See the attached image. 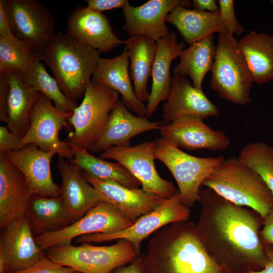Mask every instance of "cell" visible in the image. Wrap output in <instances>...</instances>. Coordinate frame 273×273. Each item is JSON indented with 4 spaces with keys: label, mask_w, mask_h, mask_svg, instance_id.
<instances>
[{
    "label": "cell",
    "mask_w": 273,
    "mask_h": 273,
    "mask_svg": "<svg viewBox=\"0 0 273 273\" xmlns=\"http://www.w3.org/2000/svg\"><path fill=\"white\" fill-rule=\"evenodd\" d=\"M21 140L8 127L0 126V153L17 150Z\"/></svg>",
    "instance_id": "38"
},
{
    "label": "cell",
    "mask_w": 273,
    "mask_h": 273,
    "mask_svg": "<svg viewBox=\"0 0 273 273\" xmlns=\"http://www.w3.org/2000/svg\"><path fill=\"white\" fill-rule=\"evenodd\" d=\"M15 37L40 53L54 38V18L36 0H3Z\"/></svg>",
    "instance_id": "12"
},
{
    "label": "cell",
    "mask_w": 273,
    "mask_h": 273,
    "mask_svg": "<svg viewBox=\"0 0 273 273\" xmlns=\"http://www.w3.org/2000/svg\"><path fill=\"white\" fill-rule=\"evenodd\" d=\"M267 261L263 269L247 273H273V245L265 244Z\"/></svg>",
    "instance_id": "45"
},
{
    "label": "cell",
    "mask_w": 273,
    "mask_h": 273,
    "mask_svg": "<svg viewBox=\"0 0 273 273\" xmlns=\"http://www.w3.org/2000/svg\"><path fill=\"white\" fill-rule=\"evenodd\" d=\"M202 186L237 205L249 207L263 218L273 210V194L263 179L238 158L224 159Z\"/></svg>",
    "instance_id": "4"
},
{
    "label": "cell",
    "mask_w": 273,
    "mask_h": 273,
    "mask_svg": "<svg viewBox=\"0 0 273 273\" xmlns=\"http://www.w3.org/2000/svg\"><path fill=\"white\" fill-rule=\"evenodd\" d=\"M40 53L16 37H0V72L23 75L37 60Z\"/></svg>",
    "instance_id": "34"
},
{
    "label": "cell",
    "mask_w": 273,
    "mask_h": 273,
    "mask_svg": "<svg viewBox=\"0 0 273 273\" xmlns=\"http://www.w3.org/2000/svg\"><path fill=\"white\" fill-rule=\"evenodd\" d=\"M82 173L98 192L102 201L112 204L133 223L156 209L165 200L142 189L129 188L113 180L98 178L82 171Z\"/></svg>",
    "instance_id": "17"
},
{
    "label": "cell",
    "mask_w": 273,
    "mask_h": 273,
    "mask_svg": "<svg viewBox=\"0 0 273 273\" xmlns=\"http://www.w3.org/2000/svg\"><path fill=\"white\" fill-rule=\"evenodd\" d=\"M159 130L161 138L178 148L190 151L222 150L230 143L229 137L223 131L214 130L204 122L203 118L193 115L182 116L170 123H164Z\"/></svg>",
    "instance_id": "15"
},
{
    "label": "cell",
    "mask_w": 273,
    "mask_h": 273,
    "mask_svg": "<svg viewBox=\"0 0 273 273\" xmlns=\"http://www.w3.org/2000/svg\"><path fill=\"white\" fill-rule=\"evenodd\" d=\"M191 6L188 0H150L134 7L129 2L123 9V29L130 36L146 35L157 41L170 34L167 16L178 6Z\"/></svg>",
    "instance_id": "16"
},
{
    "label": "cell",
    "mask_w": 273,
    "mask_h": 273,
    "mask_svg": "<svg viewBox=\"0 0 273 273\" xmlns=\"http://www.w3.org/2000/svg\"><path fill=\"white\" fill-rule=\"evenodd\" d=\"M99 54L67 33L58 32L40 52V60L52 70L65 96L76 102L91 82Z\"/></svg>",
    "instance_id": "3"
},
{
    "label": "cell",
    "mask_w": 273,
    "mask_h": 273,
    "mask_svg": "<svg viewBox=\"0 0 273 273\" xmlns=\"http://www.w3.org/2000/svg\"><path fill=\"white\" fill-rule=\"evenodd\" d=\"M139 258L144 273H233L209 254L188 220L156 231Z\"/></svg>",
    "instance_id": "2"
},
{
    "label": "cell",
    "mask_w": 273,
    "mask_h": 273,
    "mask_svg": "<svg viewBox=\"0 0 273 273\" xmlns=\"http://www.w3.org/2000/svg\"><path fill=\"white\" fill-rule=\"evenodd\" d=\"M214 38L213 34L208 35L184 49L179 63L173 68L174 74L188 76L194 86L202 88L203 79L211 70L216 55Z\"/></svg>",
    "instance_id": "31"
},
{
    "label": "cell",
    "mask_w": 273,
    "mask_h": 273,
    "mask_svg": "<svg viewBox=\"0 0 273 273\" xmlns=\"http://www.w3.org/2000/svg\"><path fill=\"white\" fill-rule=\"evenodd\" d=\"M15 37L10 23L9 17L3 0L0 1V37L10 38Z\"/></svg>",
    "instance_id": "41"
},
{
    "label": "cell",
    "mask_w": 273,
    "mask_h": 273,
    "mask_svg": "<svg viewBox=\"0 0 273 273\" xmlns=\"http://www.w3.org/2000/svg\"><path fill=\"white\" fill-rule=\"evenodd\" d=\"M238 44L253 82L261 84L273 80V36L252 31Z\"/></svg>",
    "instance_id": "30"
},
{
    "label": "cell",
    "mask_w": 273,
    "mask_h": 273,
    "mask_svg": "<svg viewBox=\"0 0 273 273\" xmlns=\"http://www.w3.org/2000/svg\"><path fill=\"white\" fill-rule=\"evenodd\" d=\"M129 60V73L134 94L139 100L148 101L147 83L151 75L156 52V41L146 35L129 36L124 40Z\"/></svg>",
    "instance_id": "29"
},
{
    "label": "cell",
    "mask_w": 273,
    "mask_h": 273,
    "mask_svg": "<svg viewBox=\"0 0 273 273\" xmlns=\"http://www.w3.org/2000/svg\"><path fill=\"white\" fill-rule=\"evenodd\" d=\"M8 74L10 89L7 101L8 128L22 139L31 124L39 92L26 85L21 75Z\"/></svg>",
    "instance_id": "28"
},
{
    "label": "cell",
    "mask_w": 273,
    "mask_h": 273,
    "mask_svg": "<svg viewBox=\"0 0 273 273\" xmlns=\"http://www.w3.org/2000/svg\"><path fill=\"white\" fill-rule=\"evenodd\" d=\"M9 161L24 175L33 195L60 197L61 188L53 180L51 162L55 151H44L28 144L20 149L4 153Z\"/></svg>",
    "instance_id": "19"
},
{
    "label": "cell",
    "mask_w": 273,
    "mask_h": 273,
    "mask_svg": "<svg viewBox=\"0 0 273 273\" xmlns=\"http://www.w3.org/2000/svg\"><path fill=\"white\" fill-rule=\"evenodd\" d=\"M46 255L58 264L81 273H111L116 268L131 263L138 256L134 247L125 239L110 246H59L46 250Z\"/></svg>",
    "instance_id": "8"
},
{
    "label": "cell",
    "mask_w": 273,
    "mask_h": 273,
    "mask_svg": "<svg viewBox=\"0 0 273 273\" xmlns=\"http://www.w3.org/2000/svg\"><path fill=\"white\" fill-rule=\"evenodd\" d=\"M129 65V55L125 47L114 58L100 57L91 81L116 91L121 95L122 102L129 110L138 116H146V106L138 99L132 86Z\"/></svg>",
    "instance_id": "23"
},
{
    "label": "cell",
    "mask_w": 273,
    "mask_h": 273,
    "mask_svg": "<svg viewBox=\"0 0 273 273\" xmlns=\"http://www.w3.org/2000/svg\"><path fill=\"white\" fill-rule=\"evenodd\" d=\"M190 46L215 32H226L219 11L203 12L178 6L166 17Z\"/></svg>",
    "instance_id": "27"
},
{
    "label": "cell",
    "mask_w": 273,
    "mask_h": 273,
    "mask_svg": "<svg viewBox=\"0 0 273 273\" xmlns=\"http://www.w3.org/2000/svg\"><path fill=\"white\" fill-rule=\"evenodd\" d=\"M72 113L64 112L39 92L31 116L29 129L22 139L18 149L30 144L37 145L44 151H55L59 157L71 160L74 155L68 143L62 141L59 132L71 126L69 119Z\"/></svg>",
    "instance_id": "11"
},
{
    "label": "cell",
    "mask_w": 273,
    "mask_h": 273,
    "mask_svg": "<svg viewBox=\"0 0 273 273\" xmlns=\"http://www.w3.org/2000/svg\"><path fill=\"white\" fill-rule=\"evenodd\" d=\"M85 2L87 3L86 8L100 13L114 9H123L129 3L127 0H86Z\"/></svg>",
    "instance_id": "40"
},
{
    "label": "cell",
    "mask_w": 273,
    "mask_h": 273,
    "mask_svg": "<svg viewBox=\"0 0 273 273\" xmlns=\"http://www.w3.org/2000/svg\"><path fill=\"white\" fill-rule=\"evenodd\" d=\"M198 202L197 231L209 254L233 273L263 269L267 261L260 229L264 218L208 188L200 190Z\"/></svg>",
    "instance_id": "1"
},
{
    "label": "cell",
    "mask_w": 273,
    "mask_h": 273,
    "mask_svg": "<svg viewBox=\"0 0 273 273\" xmlns=\"http://www.w3.org/2000/svg\"><path fill=\"white\" fill-rule=\"evenodd\" d=\"M190 210L182 203L178 192L165 199L156 209L140 217L131 226L122 231L109 234L96 233L83 235L74 240L76 243H91L125 239L141 254L142 241L153 233L170 223L188 220Z\"/></svg>",
    "instance_id": "9"
},
{
    "label": "cell",
    "mask_w": 273,
    "mask_h": 273,
    "mask_svg": "<svg viewBox=\"0 0 273 273\" xmlns=\"http://www.w3.org/2000/svg\"><path fill=\"white\" fill-rule=\"evenodd\" d=\"M73 268L61 265L46 255L32 264L12 273H76Z\"/></svg>",
    "instance_id": "37"
},
{
    "label": "cell",
    "mask_w": 273,
    "mask_h": 273,
    "mask_svg": "<svg viewBox=\"0 0 273 273\" xmlns=\"http://www.w3.org/2000/svg\"><path fill=\"white\" fill-rule=\"evenodd\" d=\"M76 273H81V272H76Z\"/></svg>",
    "instance_id": "46"
},
{
    "label": "cell",
    "mask_w": 273,
    "mask_h": 273,
    "mask_svg": "<svg viewBox=\"0 0 273 273\" xmlns=\"http://www.w3.org/2000/svg\"><path fill=\"white\" fill-rule=\"evenodd\" d=\"M261 235L265 244L273 245V210L264 218Z\"/></svg>",
    "instance_id": "42"
},
{
    "label": "cell",
    "mask_w": 273,
    "mask_h": 273,
    "mask_svg": "<svg viewBox=\"0 0 273 273\" xmlns=\"http://www.w3.org/2000/svg\"><path fill=\"white\" fill-rule=\"evenodd\" d=\"M219 11L225 26V31L240 36L245 30L237 19L233 0L218 1Z\"/></svg>",
    "instance_id": "36"
},
{
    "label": "cell",
    "mask_w": 273,
    "mask_h": 273,
    "mask_svg": "<svg viewBox=\"0 0 273 273\" xmlns=\"http://www.w3.org/2000/svg\"><path fill=\"white\" fill-rule=\"evenodd\" d=\"M119 100L118 92L91 81L81 103L69 119L74 131L69 133L68 143L88 150L103 134L110 113Z\"/></svg>",
    "instance_id": "7"
},
{
    "label": "cell",
    "mask_w": 273,
    "mask_h": 273,
    "mask_svg": "<svg viewBox=\"0 0 273 273\" xmlns=\"http://www.w3.org/2000/svg\"><path fill=\"white\" fill-rule=\"evenodd\" d=\"M22 76L26 85L42 94L60 110L72 113L77 107V102L71 101L63 93L56 79L47 71L40 59L35 61Z\"/></svg>",
    "instance_id": "33"
},
{
    "label": "cell",
    "mask_w": 273,
    "mask_h": 273,
    "mask_svg": "<svg viewBox=\"0 0 273 273\" xmlns=\"http://www.w3.org/2000/svg\"><path fill=\"white\" fill-rule=\"evenodd\" d=\"M69 145L74 155L69 161L82 172L98 178L116 181L131 189H138L142 186L141 183L119 162L106 161L94 156L87 150Z\"/></svg>",
    "instance_id": "32"
},
{
    "label": "cell",
    "mask_w": 273,
    "mask_h": 273,
    "mask_svg": "<svg viewBox=\"0 0 273 273\" xmlns=\"http://www.w3.org/2000/svg\"><path fill=\"white\" fill-rule=\"evenodd\" d=\"M164 105L162 117L165 123L184 116L203 119L217 116L220 111L205 95L202 88L191 85L183 76L174 74L170 91Z\"/></svg>",
    "instance_id": "20"
},
{
    "label": "cell",
    "mask_w": 273,
    "mask_h": 273,
    "mask_svg": "<svg viewBox=\"0 0 273 273\" xmlns=\"http://www.w3.org/2000/svg\"><path fill=\"white\" fill-rule=\"evenodd\" d=\"M33 195L23 174L0 153V229L24 216Z\"/></svg>",
    "instance_id": "21"
},
{
    "label": "cell",
    "mask_w": 273,
    "mask_h": 273,
    "mask_svg": "<svg viewBox=\"0 0 273 273\" xmlns=\"http://www.w3.org/2000/svg\"><path fill=\"white\" fill-rule=\"evenodd\" d=\"M133 223L116 207L103 201L70 225L58 231L44 233L35 237V240L46 251L53 247L71 245L75 239L83 235L115 233Z\"/></svg>",
    "instance_id": "10"
},
{
    "label": "cell",
    "mask_w": 273,
    "mask_h": 273,
    "mask_svg": "<svg viewBox=\"0 0 273 273\" xmlns=\"http://www.w3.org/2000/svg\"><path fill=\"white\" fill-rule=\"evenodd\" d=\"M111 273H144L139 255L128 265L119 266Z\"/></svg>",
    "instance_id": "44"
},
{
    "label": "cell",
    "mask_w": 273,
    "mask_h": 273,
    "mask_svg": "<svg viewBox=\"0 0 273 273\" xmlns=\"http://www.w3.org/2000/svg\"><path fill=\"white\" fill-rule=\"evenodd\" d=\"M153 142L155 159L161 161L173 175L183 204L192 207L198 201L203 181L219 167L224 158L193 156L162 138Z\"/></svg>",
    "instance_id": "6"
},
{
    "label": "cell",
    "mask_w": 273,
    "mask_h": 273,
    "mask_svg": "<svg viewBox=\"0 0 273 273\" xmlns=\"http://www.w3.org/2000/svg\"><path fill=\"white\" fill-rule=\"evenodd\" d=\"M66 159L59 157L57 165L62 179L60 197L76 221L103 201L81 170Z\"/></svg>",
    "instance_id": "24"
},
{
    "label": "cell",
    "mask_w": 273,
    "mask_h": 273,
    "mask_svg": "<svg viewBox=\"0 0 273 273\" xmlns=\"http://www.w3.org/2000/svg\"><path fill=\"white\" fill-rule=\"evenodd\" d=\"M1 231L0 273L24 268L46 255L36 243L25 215L11 221Z\"/></svg>",
    "instance_id": "14"
},
{
    "label": "cell",
    "mask_w": 273,
    "mask_h": 273,
    "mask_svg": "<svg viewBox=\"0 0 273 273\" xmlns=\"http://www.w3.org/2000/svg\"><path fill=\"white\" fill-rule=\"evenodd\" d=\"M238 158L259 174L273 194V147L262 142L249 143Z\"/></svg>",
    "instance_id": "35"
},
{
    "label": "cell",
    "mask_w": 273,
    "mask_h": 273,
    "mask_svg": "<svg viewBox=\"0 0 273 273\" xmlns=\"http://www.w3.org/2000/svg\"><path fill=\"white\" fill-rule=\"evenodd\" d=\"M67 33L99 53L124 45V40L114 33L108 18L86 7H78L71 12L67 21Z\"/></svg>",
    "instance_id": "18"
},
{
    "label": "cell",
    "mask_w": 273,
    "mask_h": 273,
    "mask_svg": "<svg viewBox=\"0 0 273 273\" xmlns=\"http://www.w3.org/2000/svg\"><path fill=\"white\" fill-rule=\"evenodd\" d=\"M163 123L164 122L150 121L147 116L133 115L119 100L110 113L103 134L88 151L98 153L112 147L129 146L131 138L147 131L159 129Z\"/></svg>",
    "instance_id": "22"
},
{
    "label": "cell",
    "mask_w": 273,
    "mask_h": 273,
    "mask_svg": "<svg viewBox=\"0 0 273 273\" xmlns=\"http://www.w3.org/2000/svg\"><path fill=\"white\" fill-rule=\"evenodd\" d=\"M153 148V141L133 146L112 147L102 152L100 158L114 159L122 164L141 183L145 191L162 198H169L178 191L172 183L163 179L157 172Z\"/></svg>",
    "instance_id": "13"
},
{
    "label": "cell",
    "mask_w": 273,
    "mask_h": 273,
    "mask_svg": "<svg viewBox=\"0 0 273 273\" xmlns=\"http://www.w3.org/2000/svg\"><path fill=\"white\" fill-rule=\"evenodd\" d=\"M10 89L8 74L0 72V121L7 123V101Z\"/></svg>",
    "instance_id": "39"
},
{
    "label": "cell",
    "mask_w": 273,
    "mask_h": 273,
    "mask_svg": "<svg viewBox=\"0 0 273 273\" xmlns=\"http://www.w3.org/2000/svg\"><path fill=\"white\" fill-rule=\"evenodd\" d=\"M25 215L35 237L61 230L75 221L61 197L33 195Z\"/></svg>",
    "instance_id": "26"
},
{
    "label": "cell",
    "mask_w": 273,
    "mask_h": 273,
    "mask_svg": "<svg viewBox=\"0 0 273 273\" xmlns=\"http://www.w3.org/2000/svg\"><path fill=\"white\" fill-rule=\"evenodd\" d=\"M194 9L209 12H216L219 11L218 1L215 0H193Z\"/></svg>",
    "instance_id": "43"
},
{
    "label": "cell",
    "mask_w": 273,
    "mask_h": 273,
    "mask_svg": "<svg viewBox=\"0 0 273 273\" xmlns=\"http://www.w3.org/2000/svg\"><path fill=\"white\" fill-rule=\"evenodd\" d=\"M210 86L220 98L240 105L251 102V73L234 35L219 34Z\"/></svg>",
    "instance_id": "5"
},
{
    "label": "cell",
    "mask_w": 273,
    "mask_h": 273,
    "mask_svg": "<svg viewBox=\"0 0 273 273\" xmlns=\"http://www.w3.org/2000/svg\"><path fill=\"white\" fill-rule=\"evenodd\" d=\"M156 46L151 73V90L146 106L148 118L154 113L160 102L166 101L172 82L171 64L173 60L180 57L185 46L184 42L177 41L174 32H171L156 41Z\"/></svg>",
    "instance_id": "25"
}]
</instances>
